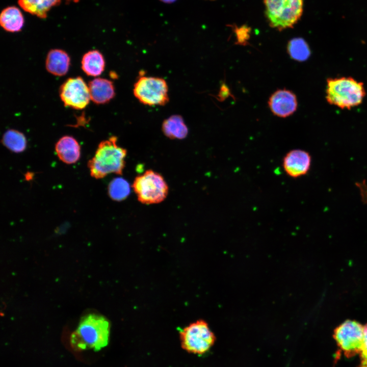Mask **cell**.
Returning <instances> with one entry per match:
<instances>
[{
	"label": "cell",
	"mask_w": 367,
	"mask_h": 367,
	"mask_svg": "<svg viewBox=\"0 0 367 367\" xmlns=\"http://www.w3.org/2000/svg\"><path fill=\"white\" fill-rule=\"evenodd\" d=\"M1 27L6 31L11 33L21 31L24 24V18L20 10L15 6L8 7L1 12L0 15Z\"/></svg>",
	"instance_id": "16"
},
{
	"label": "cell",
	"mask_w": 367,
	"mask_h": 367,
	"mask_svg": "<svg viewBox=\"0 0 367 367\" xmlns=\"http://www.w3.org/2000/svg\"><path fill=\"white\" fill-rule=\"evenodd\" d=\"M88 87L91 100L97 104L109 102L115 95L114 84L108 79L95 78L90 81Z\"/></svg>",
	"instance_id": "12"
},
{
	"label": "cell",
	"mask_w": 367,
	"mask_h": 367,
	"mask_svg": "<svg viewBox=\"0 0 367 367\" xmlns=\"http://www.w3.org/2000/svg\"><path fill=\"white\" fill-rule=\"evenodd\" d=\"M132 188L138 200L146 204L160 203L168 193V186L164 177L152 170H148L137 176Z\"/></svg>",
	"instance_id": "6"
},
{
	"label": "cell",
	"mask_w": 367,
	"mask_h": 367,
	"mask_svg": "<svg viewBox=\"0 0 367 367\" xmlns=\"http://www.w3.org/2000/svg\"><path fill=\"white\" fill-rule=\"evenodd\" d=\"M2 143L10 151L20 153L25 149L27 141L23 133L17 130L10 129L4 134Z\"/></svg>",
	"instance_id": "19"
},
{
	"label": "cell",
	"mask_w": 367,
	"mask_h": 367,
	"mask_svg": "<svg viewBox=\"0 0 367 367\" xmlns=\"http://www.w3.org/2000/svg\"><path fill=\"white\" fill-rule=\"evenodd\" d=\"M164 3H171L174 2L175 0H160Z\"/></svg>",
	"instance_id": "24"
},
{
	"label": "cell",
	"mask_w": 367,
	"mask_h": 367,
	"mask_svg": "<svg viewBox=\"0 0 367 367\" xmlns=\"http://www.w3.org/2000/svg\"><path fill=\"white\" fill-rule=\"evenodd\" d=\"M59 95L65 107L75 110L84 109L91 99L88 85L80 76L66 80L60 88Z\"/></svg>",
	"instance_id": "9"
},
{
	"label": "cell",
	"mask_w": 367,
	"mask_h": 367,
	"mask_svg": "<svg viewBox=\"0 0 367 367\" xmlns=\"http://www.w3.org/2000/svg\"><path fill=\"white\" fill-rule=\"evenodd\" d=\"M55 151L59 159L67 164L75 163L81 156V146L70 136L61 137L56 144Z\"/></svg>",
	"instance_id": "13"
},
{
	"label": "cell",
	"mask_w": 367,
	"mask_h": 367,
	"mask_svg": "<svg viewBox=\"0 0 367 367\" xmlns=\"http://www.w3.org/2000/svg\"><path fill=\"white\" fill-rule=\"evenodd\" d=\"M108 190L110 198L117 201L125 199L130 192L128 182L121 177L113 179L110 182Z\"/></svg>",
	"instance_id": "21"
},
{
	"label": "cell",
	"mask_w": 367,
	"mask_h": 367,
	"mask_svg": "<svg viewBox=\"0 0 367 367\" xmlns=\"http://www.w3.org/2000/svg\"><path fill=\"white\" fill-rule=\"evenodd\" d=\"M333 336L346 357L359 354L363 342V326L359 322L346 320L335 328Z\"/></svg>",
	"instance_id": "8"
},
{
	"label": "cell",
	"mask_w": 367,
	"mask_h": 367,
	"mask_svg": "<svg viewBox=\"0 0 367 367\" xmlns=\"http://www.w3.org/2000/svg\"><path fill=\"white\" fill-rule=\"evenodd\" d=\"M182 348L189 353L202 355L214 345L216 340L214 333L208 324L202 320L191 323L179 330Z\"/></svg>",
	"instance_id": "5"
},
{
	"label": "cell",
	"mask_w": 367,
	"mask_h": 367,
	"mask_svg": "<svg viewBox=\"0 0 367 367\" xmlns=\"http://www.w3.org/2000/svg\"><path fill=\"white\" fill-rule=\"evenodd\" d=\"M270 25L279 31L293 28L303 11V0H264Z\"/></svg>",
	"instance_id": "4"
},
{
	"label": "cell",
	"mask_w": 367,
	"mask_h": 367,
	"mask_svg": "<svg viewBox=\"0 0 367 367\" xmlns=\"http://www.w3.org/2000/svg\"><path fill=\"white\" fill-rule=\"evenodd\" d=\"M67 1H72V2H73L77 3V2H78L80 0H67Z\"/></svg>",
	"instance_id": "25"
},
{
	"label": "cell",
	"mask_w": 367,
	"mask_h": 367,
	"mask_svg": "<svg viewBox=\"0 0 367 367\" xmlns=\"http://www.w3.org/2000/svg\"><path fill=\"white\" fill-rule=\"evenodd\" d=\"M326 99L331 105L350 110L360 104L365 95L363 83L352 77L328 78Z\"/></svg>",
	"instance_id": "3"
},
{
	"label": "cell",
	"mask_w": 367,
	"mask_h": 367,
	"mask_svg": "<svg viewBox=\"0 0 367 367\" xmlns=\"http://www.w3.org/2000/svg\"><path fill=\"white\" fill-rule=\"evenodd\" d=\"M268 105L274 115L285 118L295 112L298 102L296 95L292 91L282 89L276 90L271 95Z\"/></svg>",
	"instance_id": "11"
},
{
	"label": "cell",
	"mask_w": 367,
	"mask_h": 367,
	"mask_svg": "<svg viewBox=\"0 0 367 367\" xmlns=\"http://www.w3.org/2000/svg\"><path fill=\"white\" fill-rule=\"evenodd\" d=\"M359 355L360 363L358 367H367V323L363 325V342Z\"/></svg>",
	"instance_id": "22"
},
{
	"label": "cell",
	"mask_w": 367,
	"mask_h": 367,
	"mask_svg": "<svg viewBox=\"0 0 367 367\" xmlns=\"http://www.w3.org/2000/svg\"><path fill=\"white\" fill-rule=\"evenodd\" d=\"M164 134L172 139H182L188 133V129L182 117L178 115L171 116L165 119L162 124Z\"/></svg>",
	"instance_id": "18"
},
{
	"label": "cell",
	"mask_w": 367,
	"mask_h": 367,
	"mask_svg": "<svg viewBox=\"0 0 367 367\" xmlns=\"http://www.w3.org/2000/svg\"><path fill=\"white\" fill-rule=\"evenodd\" d=\"M283 169L287 175L293 178L305 175L311 165V156L309 153L300 149L288 151L282 161Z\"/></svg>",
	"instance_id": "10"
},
{
	"label": "cell",
	"mask_w": 367,
	"mask_h": 367,
	"mask_svg": "<svg viewBox=\"0 0 367 367\" xmlns=\"http://www.w3.org/2000/svg\"><path fill=\"white\" fill-rule=\"evenodd\" d=\"M70 58L68 54L62 49H53L48 53L45 67L50 73L56 76L65 75L69 70Z\"/></svg>",
	"instance_id": "14"
},
{
	"label": "cell",
	"mask_w": 367,
	"mask_h": 367,
	"mask_svg": "<svg viewBox=\"0 0 367 367\" xmlns=\"http://www.w3.org/2000/svg\"><path fill=\"white\" fill-rule=\"evenodd\" d=\"M133 93L142 103L147 106H164L169 101L166 82L156 77L142 76L135 83Z\"/></svg>",
	"instance_id": "7"
},
{
	"label": "cell",
	"mask_w": 367,
	"mask_h": 367,
	"mask_svg": "<svg viewBox=\"0 0 367 367\" xmlns=\"http://www.w3.org/2000/svg\"><path fill=\"white\" fill-rule=\"evenodd\" d=\"M229 93V90L226 85H225V84L223 85L222 86H221V90L219 93L220 94V95H219V97L224 98L226 96H227L228 94Z\"/></svg>",
	"instance_id": "23"
},
{
	"label": "cell",
	"mask_w": 367,
	"mask_h": 367,
	"mask_svg": "<svg viewBox=\"0 0 367 367\" xmlns=\"http://www.w3.org/2000/svg\"><path fill=\"white\" fill-rule=\"evenodd\" d=\"M110 324L103 316L89 314L83 317L70 336V344L75 351L93 349L97 351L109 343Z\"/></svg>",
	"instance_id": "1"
},
{
	"label": "cell",
	"mask_w": 367,
	"mask_h": 367,
	"mask_svg": "<svg viewBox=\"0 0 367 367\" xmlns=\"http://www.w3.org/2000/svg\"><path fill=\"white\" fill-rule=\"evenodd\" d=\"M117 142V138L112 136L99 144L94 156L88 162L91 176L100 179L110 173L122 174L127 150Z\"/></svg>",
	"instance_id": "2"
},
{
	"label": "cell",
	"mask_w": 367,
	"mask_h": 367,
	"mask_svg": "<svg viewBox=\"0 0 367 367\" xmlns=\"http://www.w3.org/2000/svg\"><path fill=\"white\" fill-rule=\"evenodd\" d=\"M106 63L102 54L97 50L85 53L81 61L83 71L88 76L96 77L104 71Z\"/></svg>",
	"instance_id": "15"
},
{
	"label": "cell",
	"mask_w": 367,
	"mask_h": 367,
	"mask_svg": "<svg viewBox=\"0 0 367 367\" xmlns=\"http://www.w3.org/2000/svg\"><path fill=\"white\" fill-rule=\"evenodd\" d=\"M287 51L292 59L299 62L307 60L311 54L308 44L301 38H295L291 39L288 42Z\"/></svg>",
	"instance_id": "20"
},
{
	"label": "cell",
	"mask_w": 367,
	"mask_h": 367,
	"mask_svg": "<svg viewBox=\"0 0 367 367\" xmlns=\"http://www.w3.org/2000/svg\"><path fill=\"white\" fill-rule=\"evenodd\" d=\"M61 0H18L19 6L25 12L45 18L47 13L54 7L60 4Z\"/></svg>",
	"instance_id": "17"
}]
</instances>
